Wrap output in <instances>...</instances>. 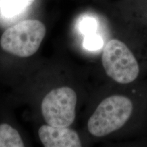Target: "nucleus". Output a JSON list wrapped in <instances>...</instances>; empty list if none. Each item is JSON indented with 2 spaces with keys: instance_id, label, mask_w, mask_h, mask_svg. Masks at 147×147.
<instances>
[{
  "instance_id": "obj_1",
  "label": "nucleus",
  "mask_w": 147,
  "mask_h": 147,
  "mask_svg": "<svg viewBox=\"0 0 147 147\" xmlns=\"http://www.w3.org/2000/svg\"><path fill=\"white\" fill-rule=\"evenodd\" d=\"M132 110L133 104L127 97L121 95L107 97L97 106L88 121L89 131L96 137L111 134L125 124Z\"/></svg>"
},
{
  "instance_id": "obj_2",
  "label": "nucleus",
  "mask_w": 147,
  "mask_h": 147,
  "mask_svg": "<svg viewBox=\"0 0 147 147\" xmlns=\"http://www.w3.org/2000/svg\"><path fill=\"white\" fill-rule=\"evenodd\" d=\"M46 32V27L41 21L25 20L3 32L0 45L8 53L20 57H28L39 49Z\"/></svg>"
},
{
  "instance_id": "obj_3",
  "label": "nucleus",
  "mask_w": 147,
  "mask_h": 147,
  "mask_svg": "<svg viewBox=\"0 0 147 147\" xmlns=\"http://www.w3.org/2000/svg\"><path fill=\"white\" fill-rule=\"evenodd\" d=\"M102 61L108 76L119 83H131L139 74V65L133 53L119 40H111L106 43Z\"/></svg>"
},
{
  "instance_id": "obj_4",
  "label": "nucleus",
  "mask_w": 147,
  "mask_h": 147,
  "mask_svg": "<svg viewBox=\"0 0 147 147\" xmlns=\"http://www.w3.org/2000/svg\"><path fill=\"white\" fill-rule=\"evenodd\" d=\"M76 103V94L71 88L53 89L42 100V116L49 125L68 127L75 120Z\"/></svg>"
},
{
  "instance_id": "obj_5",
  "label": "nucleus",
  "mask_w": 147,
  "mask_h": 147,
  "mask_svg": "<svg viewBox=\"0 0 147 147\" xmlns=\"http://www.w3.org/2000/svg\"><path fill=\"white\" fill-rule=\"evenodd\" d=\"M38 136L45 147H80L82 145L78 134L67 127L45 125L38 130Z\"/></svg>"
},
{
  "instance_id": "obj_6",
  "label": "nucleus",
  "mask_w": 147,
  "mask_h": 147,
  "mask_svg": "<svg viewBox=\"0 0 147 147\" xmlns=\"http://www.w3.org/2000/svg\"><path fill=\"white\" fill-rule=\"evenodd\" d=\"M24 142L17 130L3 123L0 125V147H23Z\"/></svg>"
},
{
  "instance_id": "obj_7",
  "label": "nucleus",
  "mask_w": 147,
  "mask_h": 147,
  "mask_svg": "<svg viewBox=\"0 0 147 147\" xmlns=\"http://www.w3.org/2000/svg\"><path fill=\"white\" fill-rule=\"evenodd\" d=\"M35 0H0V7L3 13L14 16L23 12L32 5Z\"/></svg>"
},
{
  "instance_id": "obj_8",
  "label": "nucleus",
  "mask_w": 147,
  "mask_h": 147,
  "mask_svg": "<svg viewBox=\"0 0 147 147\" xmlns=\"http://www.w3.org/2000/svg\"><path fill=\"white\" fill-rule=\"evenodd\" d=\"M104 45L102 38L98 35L91 34L87 35L84 38L83 46L87 50L97 51L100 49Z\"/></svg>"
},
{
  "instance_id": "obj_9",
  "label": "nucleus",
  "mask_w": 147,
  "mask_h": 147,
  "mask_svg": "<svg viewBox=\"0 0 147 147\" xmlns=\"http://www.w3.org/2000/svg\"><path fill=\"white\" fill-rule=\"evenodd\" d=\"M79 27L82 34L86 35L94 34L97 27V23L94 18L86 17L80 21Z\"/></svg>"
}]
</instances>
